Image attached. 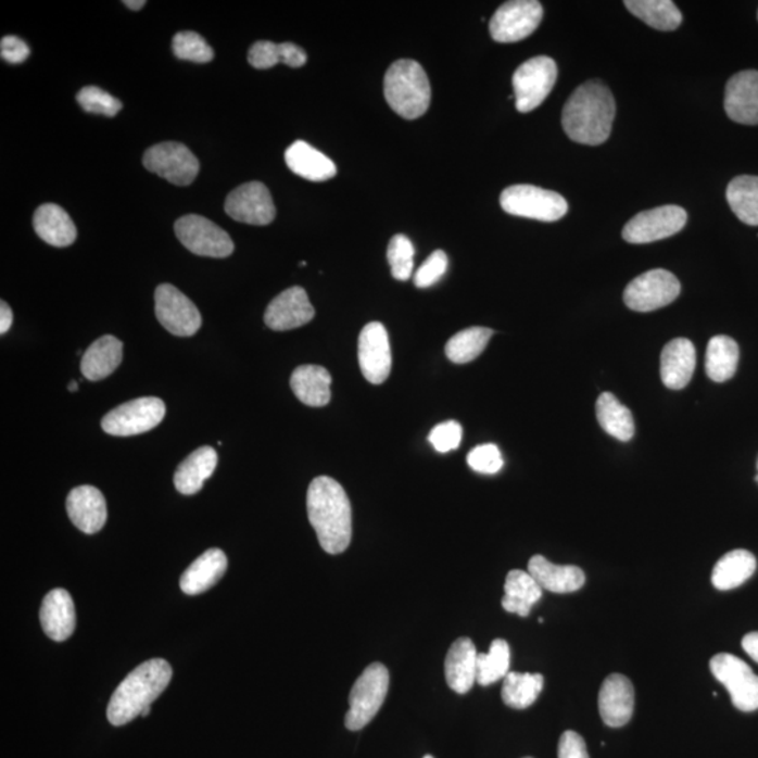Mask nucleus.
Segmentation results:
<instances>
[{"label":"nucleus","mask_w":758,"mask_h":758,"mask_svg":"<svg viewBox=\"0 0 758 758\" xmlns=\"http://www.w3.org/2000/svg\"><path fill=\"white\" fill-rule=\"evenodd\" d=\"M358 363L364 378L374 386L390 377L392 354L386 326L379 323L364 326L358 338Z\"/></svg>","instance_id":"17"},{"label":"nucleus","mask_w":758,"mask_h":758,"mask_svg":"<svg viewBox=\"0 0 758 758\" xmlns=\"http://www.w3.org/2000/svg\"><path fill=\"white\" fill-rule=\"evenodd\" d=\"M282 64L290 66V68H301L306 64V52L302 50L301 47L292 45V42H282Z\"/></svg>","instance_id":"50"},{"label":"nucleus","mask_w":758,"mask_h":758,"mask_svg":"<svg viewBox=\"0 0 758 758\" xmlns=\"http://www.w3.org/2000/svg\"><path fill=\"white\" fill-rule=\"evenodd\" d=\"M0 55L9 64H22L30 55V48L16 36H7L0 41Z\"/></svg>","instance_id":"48"},{"label":"nucleus","mask_w":758,"mask_h":758,"mask_svg":"<svg viewBox=\"0 0 758 758\" xmlns=\"http://www.w3.org/2000/svg\"><path fill=\"white\" fill-rule=\"evenodd\" d=\"M527 758H530V757H527Z\"/></svg>","instance_id":"57"},{"label":"nucleus","mask_w":758,"mask_h":758,"mask_svg":"<svg viewBox=\"0 0 758 758\" xmlns=\"http://www.w3.org/2000/svg\"><path fill=\"white\" fill-rule=\"evenodd\" d=\"M616 100L603 81L580 85L566 102L563 112L565 132L583 146H602L611 134L616 118Z\"/></svg>","instance_id":"2"},{"label":"nucleus","mask_w":758,"mask_h":758,"mask_svg":"<svg viewBox=\"0 0 758 758\" xmlns=\"http://www.w3.org/2000/svg\"><path fill=\"white\" fill-rule=\"evenodd\" d=\"M738 357V345L729 336H715L709 340L707 357H705V371L715 382H724L736 374Z\"/></svg>","instance_id":"35"},{"label":"nucleus","mask_w":758,"mask_h":758,"mask_svg":"<svg viewBox=\"0 0 758 758\" xmlns=\"http://www.w3.org/2000/svg\"><path fill=\"white\" fill-rule=\"evenodd\" d=\"M249 64L256 70H270L282 64L281 45L271 41H257L249 50Z\"/></svg>","instance_id":"47"},{"label":"nucleus","mask_w":758,"mask_h":758,"mask_svg":"<svg viewBox=\"0 0 758 758\" xmlns=\"http://www.w3.org/2000/svg\"><path fill=\"white\" fill-rule=\"evenodd\" d=\"M544 688V675L510 671L503 679L502 699L507 707L526 709L539 699Z\"/></svg>","instance_id":"38"},{"label":"nucleus","mask_w":758,"mask_h":758,"mask_svg":"<svg viewBox=\"0 0 758 758\" xmlns=\"http://www.w3.org/2000/svg\"><path fill=\"white\" fill-rule=\"evenodd\" d=\"M724 110L732 122L758 126V71H743L728 80Z\"/></svg>","instance_id":"19"},{"label":"nucleus","mask_w":758,"mask_h":758,"mask_svg":"<svg viewBox=\"0 0 758 758\" xmlns=\"http://www.w3.org/2000/svg\"><path fill=\"white\" fill-rule=\"evenodd\" d=\"M172 674L170 665L163 659H152L139 665L110 698L109 722L114 727H123L142 715L169 685Z\"/></svg>","instance_id":"3"},{"label":"nucleus","mask_w":758,"mask_h":758,"mask_svg":"<svg viewBox=\"0 0 758 758\" xmlns=\"http://www.w3.org/2000/svg\"><path fill=\"white\" fill-rule=\"evenodd\" d=\"M175 233L187 251L197 256L224 258L235 251L229 235L213 220L201 215H185L177 219Z\"/></svg>","instance_id":"10"},{"label":"nucleus","mask_w":758,"mask_h":758,"mask_svg":"<svg viewBox=\"0 0 758 758\" xmlns=\"http://www.w3.org/2000/svg\"><path fill=\"white\" fill-rule=\"evenodd\" d=\"M713 678L731 694L732 703L743 712L758 709V675L751 667L731 654H719L709 661Z\"/></svg>","instance_id":"11"},{"label":"nucleus","mask_w":758,"mask_h":758,"mask_svg":"<svg viewBox=\"0 0 758 758\" xmlns=\"http://www.w3.org/2000/svg\"><path fill=\"white\" fill-rule=\"evenodd\" d=\"M697 352L688 339H674L660 356V377L669 390H683L694 376Z\"/></svg>","instance_id":"22"},{"label":"nucleus","mask_w":758,"mask_h":758,"mask_svg":"<svg viewBox=\"0 0 758 758\" xmlns=\"http://www.w3.org/2000/svg\"><path fill=\"white\" fill-rule=\"evenodd\" d=\"M757 471H758V460H757ZM756 481L758 482V473H757V477H756Z\"/></svg>","instance_id":"55"},{"label":"nucleus","mask_w":758,"mask_h":758,"mask_svg":"<svg viewBox=\"0 0 758 758\" xmlns=\"http://www.w3.org/2000/svg\"><path fill=\"white\" fill-rule=\"evenodd\" d=\"M173 54L179 60L207 64L214 60V50L199 33L181 31L173 37Z\"/></svg>","instance_id":"42"},{"label":"nucleus","mask_w":758,"mask_h":758,"mask_svg":"<svg viewBox=\"0 0 758 758\" xmlns=\"http://www.w3.org/2000/svg\"><path fill=\"white\" fill-rule=\"evenodd\" d=\"M425 758H434L433 756H426Z\"/></svg>","instance_id":"56"},{"label":"nucleus","mask_w":758,"mask_h":758,"mask_svg":"<svg viewBox=\"0 0 758 758\" xmlns=\"http://www.w3.org/2000/svg\"><path fill=\"white\" fill-rule=\"evenodd\" d=\"M225 213L238 223L263 227L275 220L276 205L265 185L251 181L230 191L225 201Z\"/></svg>","instance_id":"16"},{"label":"nucleus","mask_w":758,"mask_h":758,"mask_svg":"<svg viewBox=\"0 0 758 758\" xmlns=\"http://www.w3.org/2000/svg\"><path fill=\"white\" fill-rule=\"evenodd\" d=\"M40 621L46 635L52 641L64 642L74 633L75 604L65 589L51 590L42 599Z\"/></svg>","instance_id":"23"},{"label":"nucleus","mask_w":758,"mask_h":758,"mask_svg":"<svg viewBox=\"0 0 758 758\" xmlns=\"http://www.w3.org/2000/svg\"><path fill=\"white\" fill-rule=\"evenodd\" d=\"M544 9L536 0H513L503 3L489 23L494 41L517 42L530 37L539 28Z\"/></svg>","instance_id":"13"},{"label":"nucleus","mask_w":758,"mask_h":758,"mask_svg":"<svg viewBox=\"0 0 758 758\" xmlns=\"http://www.w3.org/2000/svg\"><path fill=\"white\" fill-rule=\"evenodd\" d=\"M558 758H590L586 742L573 731H566L560 736Z\"/></svg>","instance_id":"49"},{"label":"nucleus","mask_w":758,"mask_h":758,"mask_svg":"<svg viewBox=\"0 0 758 758\" xmlns=\"http://www.w3.org/2000/svg\"><path fill=\"white\" fill-rule=\"evenodd\" d=\"M123 362V342L112 334L96 340L81 357L80 371L89 381L112 376Z\"/></svg>","instance_id":"29"},{"label":"nucleus","mask_w":758,"mask_h":758,"mask_svg":"<svg viewBox=\"0 0 758 758\" xmlns=\"http://www.w3.org/2000/svg\"><path fill=\"white\" fill-rule=\"evenodd\" d=\"M218 464V454L213 447H201L191 453L179 465L175 473V487L181 494H195L203 489L205 481L214 473Z\"/></svg>","instance_id":"30"},{"label":"nucleus","mask_w":758,"mask_h":758,"mask_svg":"<svg viewBox=\"0 0 758 758\" xmlns=\"http://www.w3.org/2000/svg\"><path fill=\"white\" fill-rule=\"evenodd\" d=\"M729 205L736 217L758 227V176H737L727 190Z\"/></svg>","instance_id":"37"},{"label":"nucleus","mask_w":758,"mask_h":758,"mask_svg":"<svg viewBox=\"0 0 758 758\" xmlns=\"http://www.w3.org/2000/svg\"><path fill=\"white\" fill-rule=\"evenodd\" d=\"M597 419L599 426L614 439L627 443L635 434L633 416L627 406H623L611 392H604L596 403Z\"/></svg>","instance_id":"34"},{"label":"nucleus","mask_w":758,"mask_h":758,"mask_svg":"<svg viewBox=\"0 0 758 758\" xmlns=\"http://www.w3.org/2000/svg\"><path fill=\"white\" fill-rule=\"evenodd\" d=\"M449 257L443 251H435L427 257L424 265L417 270L414 281L417 288H429L439 282L447 273Z\"/></svg>","instance_id":"45"},{"label":"nucleus","mask_w":758,"mask_h":758,"mask_svg":"<svg viewBox=\"0 0 758 758\" xmlns=\"http://www.w3.org/2000/svg\"><path fill=\"white\" fill-rule=\"evenodd\" d=\"M502 209L515 217L555 223L568 213V201L555 191L531 185L507 187L501 195Z\"/></svg>","instance_id":"6"},{"label":"nucleus","mask_w":758,"mask_h":758,"mask_svg":"<svg viewBox=\"0 0 758 758\" xmlns=\"http://www.w3.org/2000/svg\"><path fill=\"white\" fill-rule=\"evenodd\" d=\"M687 224V213L679 205H664L644 211L623 227V241L644 244L673 237Z\"/></svg>","instance_id":"14"},{"label":"nucleus","mask_w":758,"mask_h":758,"mask_svg":"<svg viewBox=\"0 0 758 758\" xmlns=\"http://www.w3.org/2000/svg\"><path fill=\"white\" fill-rule=\"evenodd\" d=\"M529 573L542 590H548L551 593L578 592L586 582V576L578 566L555 565L541 555L532 556L530 559Z\"/></svg>","instance_id":"25"},{"label":"nucleus","mask_w":758,"mask_h":758,"mask_svg":"<svg viewBox=\"0 0 758 758\" xmlns=\"http://www.w3.org/2000/svg\"><path fill=\"white\" fill-rule=\"evenodd\" d=\"M510 646L505 640H494L488 654L478 655L477 683L488 687L510 673Z\"/></svg>","instance_id":"40"},{"label":"nucleus","mask_w":758,"mask_h":758,"mask_svg":"<svg viewBox=\"0 0 758 758\" xmlns=\"http://www.w3.org/2000/svg\"><path fill=\"white\" fill-rule=\"evenodd\" d=\"M315 309L302 287H291L268 304L265 323L276 332L301 328L314 319Z\"/></svg>","instance_id":"18"},{"label":"nucleus","mask_w":758,"mask_h":758,"mask_svg":"<svg viewBox=\"0 0 758 758\" xmlns=\"http://www.w3.org/2000/svg\"><path fill=\"white\" fill-rule=\"evenodd\" d=\"M306 507L320 546L330 555L349 548L353 534L352 505L342 484L329 477H318L309 484Z\"/></svg>","instance_id":"1"},{"label":"nucleus","mask_w":758,"mask_h":758,"mask_svg":"<svg viewBox=\"0 0 758 758\" xmlns=\"http://www.w3.org/2000/svg\"><path fill=\"white\" fill-rule=\"evenodd\" d=\"M743 649L758 664V632L747 633L742 641Z\"/></svg>","instance_id":"51"},{"label":"nucleus","mask_w":758,"mask_h":758,"mask_svg":"<svg viewBox=\"0 0 758 758\" xmlns=\"http://www.w3.org/2000/svg\"><path fill=\"white\" fill-rule=\"evenodd\" d=\"M388 262H390L393 278L400 281L409 280L415 267V247L405 235H395L388 244Z\"/></svg>","instance_id":"41"},{"label":"nucleus","mask_w":758,"mask_h":758,"mask_svg":"<svg viewBox=\"0 0 758 758\" xmlns=\"http://www.w3.org/2000/svg\"><path fill=\"white\" fill-rule=\"evenodd\" d=\"M143 166L175 186H190L200 172V163L184 143L162 142L143 155Z\"/></svg>","instance_id":"12"},{"label":"nucleus","mask_w":758,"mask_h":758,"mask_svg":"<svg viewBox=\"0 0 758 758\" xmlns=\"http://www.w3.org/2000/svg\"><path fill=\"white\" fill-rule=\"evenodd\" d=\"M541 597L542 589L529 572L518 569L508 572L505 583V597L502 599V606L507 612L527 617Z\"/></svg>","instance_id":"32"},{"label":"nucleus","mask_w":758,"mask_h":758,"mask_svg":"<svg viewBox=\"0 0 758 758\" xmlns=\"http://www.w3.org/2000/svg\"><path fill=\"white\" fill-rule=\"evenodd\" d=\"M291 390L305 405L323 407L328 405L332 392V377L328 369L320 366H301L292 372Z\"/></svg>","instance_id":"31"},{"label":"nucleus","mask_w":758,"mask_h":758,"mask_svg":"<svg viewBox=\"0 0 758 758\" xmlns=\"http://www.w3.org/2000/svg\"><path fill=\"white\" fill-rule=\"evenodd\" d=\"M390 690V671L381 664H372L354 683L349 697L345 728L359 731L376 718Z\"/></svg>","instance_id":"5"},{"label":"nucleus","mask_w":758,"mask_h":758,"mask_svg":"<svg viewBox=\"0 0 758 758\" xmlns=\"http://www.w3.org/2000/svg\"><path fill=\"white\" fill-rule=\"evenodd\" d=\"M493 333L492 329L478 328V326L460 330L445 344V354L450 362L455 364L471 363L481 356Z\"/></svg>","instance_id":"39"},{"label":"nucleus","mask_w":758,"mask_h":758,"mask_svg":"<svg viewBox=\"0 0 758 758\" xmlns=\"http://www.w3.org/2000/svg\"><path fill=\"white\" fill-rule=\"evenodd\" d=\"M460 440H463V427L455 420L444 421V424L435 426L429 434L431 445L440 454H447L450 451L457 450Z\"/></svg>","instance_id":"46"},{"label":"nucleus","mask_w":758,"mask_h":758,"mask_svg":"<svg viewBox=\"0 0 758 758\" xmlns=\"http://www.w3.org/2000/svg\"><path fill=\"white\" fill-rule=\"evenodd\" d=\"M286 163L292 173L309 181L330 180L338 173L332 160L305 141H295L288 148Z\"/></svg>","instance_id":"27"},{"label":"nucleus","mask_w":758,"mask_h":758,"mask_svg":"<svg viewBox=\"0 0 758 758\" xmlns=\"http://www.w3.org/2000/svg\"><path fill=\"white\" fill-rule=\"evenodd\" d=\"M628 11L647 26L660 31H673L683 23V14L670 0H627Z\"/></svg>","instance_id":"36"},{"label":"nucleus","mask_w":758,"mask_h":758,"mask_svg":"<svg viewBox=\"0 0 758 758\" xmlns=\"http://www.w3.org/2000/svg\"><path fill=\"white\" fill-rule=\"evenodd\" d=\"M635 708V690L626 675H608L598 694V709L603 722L609 728L626 727Z\"/></svg>","instance_id":"20"},{"label":"nucleus","mask_w":758,"mask_h":758,"mask_svg":"<svg viewBox=\"0 0 758 758\" xmlns=\"http://www.w3.org/2000/svg\"><path fill=\"white\" fill-rule=\"evenodd\" d=\"M227 555L218 548L205 551L185 570L180 578V589L189 596H197L215 586L227 572Z\"/></svg>","instance_id":"26"},{"label":"nucleus","mask_w":758,"mask_h":758,"mask_svg":"<svg viewBox=\"0 0 758 758\" xmlns=\"http://www.w3.org/2000/svg\"><path fill=\"white\" fill-rule=\"evenodd\" d=\"M166 415L160 397H138L123 403L103 417L102 427L110 435L129 437L155 429Z\"/></svg>","instance_id":"9"},{"label":"nucleus","mask_w":758,"mask_h":758,"mask_svg":"<svg viewBox=\"0 0 758 758\" xmlns=\"http://www.w3.org/2000/svg\"><path fill=\"white\" fill-rule=\"evenodd\" d=\"M467 460L475 472L483 475L501 472L503 465H505L501 450L494 444L478 445L468 454Z\"/></svg>","instance_id":"44"},{"label":"nucleus","mask_w":758,"mask_h":758,"mask_svg":"<svg viewBox=\"0 0 758 758\" xmlns=\"http://www.w3.org/2000/svg\"><path fill=\"white\" fill-rule=\"evenodd\" d=\"M387 103L406 119L421 117L431 102V88L424 66L412 60L393 62L383 79Z\"/></svg>","instance_id":"4"},{"label":"nucleus","mask_w":758,"mask_h":758,"mask_svg":"<svg viewBox=\"0 0 758 758\" xmlns=\"http://www.w3.org/2000/svg\"><path fill=\"white\" fill-rule=\"evenodd\" d=\"M681 285L673 273L655 268L633 278L623 291V302L635 312H652L678 300Z\"/></svg>","instance_id":"8"},{"label":"nucleus","mask_w":758,"mask_h":758,"mask_svg":"<svg viewBox=\"0 0 758 758\" xmlns=\"http://www.w3.org/2000/svg\"><path fill=\"white\" fill-rule=\"evenodd\" d=\"M76 100L85 112L105 115V117H114L123 109L118 99L96 86H86L76 96Z\"/></svg>","instance_id":"43"},{"label":"nucleus","mask_w":758,"mask_h":758,"mask_svg":"<svg viewBox=\"0 0 758 758\" xmlns=\"http://www.w3.org/2000/svg\"><path fill=\"white\" fill-rule=\"evenodd\" d=\"M558 79V66L549 56H535L518 66L513 75L516 108L530 113L548 98Z\"/></svg>","instance_id":"7"},{"label":"nucleus","mask_w":758,"mask_h":758,"mask_svg":"<svg viewBox=\"0 0 758 758\" xmlns=\"http://www.w3.org/2000/svg\"><path fill=\"white\" fill-rule=\"evenodd\" d=\"M155 314L163 328L179 338L195 334L203 323L193 302L172 285H161L156 288Z\"/></svg>","instance_id":"15"},{"label":"nucleus","mask_w":758,"mask_h":758,"mask_svg":"<svg viewBox=\"0 0 758 758\" xmlns=\"http://www.w3.org/2000/svg\"><path fill=\"white\" fill-rule=\"evenodd\" d=\"M66 511L76 529L85 534H96L108 521L103 493L89 484L72 489L66 498Z\"/></svg>","instance_id":"21"},{"label":"nucleus","mask_w":758,"mask_h":758,"mask_svg":"<svg viewBox=\"0 0 758 758\" xmlns=\"http://www.w3.org/2000/svg\"><path fill=\"white\" fill-rule=\"evenodd\" d=\"M13 324V312L7 302H0V333L9 332Z\"/></svg>","instance_id":"52"},{"label":"nucleus","mask_w":758,"mask_h":758,"mask_svg":"<svg viewBox=\"0 0 758 758\" xmlns=\"http://www.w3.org/2000/svg\"><path fill=\"white\" fill-rule=\"evenodd\" d=\"M757 560L751 552L735 549L728 552L712 570V584L722 592L742 586L755 574Z\"/></svg>","instance_id":"33"},{"label":"nucleus","mask_w":758,"mask_h":758,"mask_svg":"<svg viewBox=\"0 0 758 758\" xmlns=\"http://www.w3.org/2000/svg\"><path fill=\"white\" fill-rule=\"evenodd\" d=\"M124 4L131 9V11H141V9L146 7L147 2L146 0H126Z\"/></svg>","instance_id":"53"},{"label":"nucleus","mask_w":758,"mask_h":758,"mask_svg":"<svg viewBox=\"0 0 758 758\" xmlns=\"http://www.w3.org/2000/svg\"><path fill=\"white\" fill-rule=\"evenodd\" d=\"M478 650L469 637H459L445 657V680L457 694H467L477 683Z\"/></svg>","instance_id":"24"},{"label":"nucleus","mask_w":758,"mask_h":758,"mask_svg":"<svg viewBox=\"0 0 758 758\" xmlns=\"http://www.w3.org/2000/svg\"><path fill=\"white\" fill-rule=\"evenodd\" d=\"M68 390H70L71 392H76V391H78V381H72V382L70 383Z\"/></svg>","instance_id":"54"},{"label":"nucleus","mask_w":758,"mask_h":758,"mask_svg":"<svg viewBox=\"0 0 758 758\" xmlns=\"http://www.w3.org/2000/svg\"><path fill=\"white\" fill-rule=\"evenodd\" d=\"M33 225L38 237L51 247H71L78 237L74 220L68 213L56 204H45L38 207L33 218Z\"/></svg>","instance_id":"28"}]
</instances>
